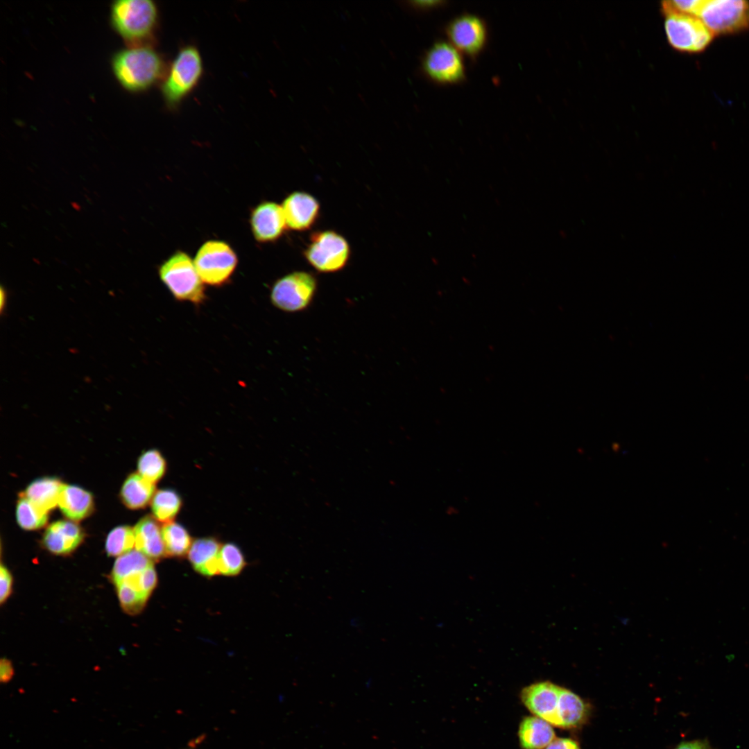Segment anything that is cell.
<instances>
[{
	"instance_id": "6da1fadb",
	"label": "cell",
	"mask_w": 749,
	"mask_h": 749,
	"mask_svg": "<svg viewBox=\"0 0 749 749\" xmlns=\"http://www.w3.org/2000/svg\"><path fill=\"white\" fill-rule=\"evenodd\" d=\"M112 67L118 82L131 92L150 88L163 79L166 71L162 58L147 44L119 51L112 58Z\"/></svg>"
},
{
	"instance_id": "7a4b0ae2",
	"label": "cell",
	"mask_w": 749,
	"mask_h": 749,
	"mask_svg": "<svg viewBox=\"0 0 749 749\" xmlns=\"http://www.w3.org/2000/svg\"><path fill=\"white\" fill-rule=\"evenodd\" d=\"M110 17L112 26L129 46L145 45L155 32L158 10L150 0H119L111 6Z\"/></svg>"
},
{
	"instance_id": "3957f363",
	"label": "cell",
	"mask_w": 749,
	"mask_h": 749,
	"mask_svg": "<svg viewBox=\"0 0 749 749\" xmlns=\"http://www.w3.org/2000/svg\"><path fill=\"white\" fill-rule=\"evenodd\" d=\"M203 73L198 49L193 45L182 47L162 79L161 90L166 104L176 107L197 86Z\"/></svg>"
},
{
	"instance_id": "277c9868",
	"label": "cell",
	"mask_w": 749,
	"mask_h": 749,
	"mask_svg": "<svg viewBox=\"0 0 749 749\" xmlns=\"http://www.w3.org/2000/svg\"><path fill=\"white\" fill-rule=\"evenodd\" d=\"M158 272L161 281L177 300L196 305L205 302L204 283L187 253L176 251L161 264Z\"/></svg>"
},
{
	"instance_id": "5b68a950",
	"label": "cell",
	"mask_w": 749,
	"mask_h": 749,
	"mask_svg": "<svg viewBox=\"0 0 749 749\" xmlns=\"http://www.w3.org/2000/svg\"><path fill=\"white\" fill-rule=\"evenodd\" d=\"M350 255L348 241L334 230L313 232L304 251L306 261L316 270L322 273L341 270L347 264Z\"/></svg>"
},
{
	"instance_id": "8992f818",
	"label": "cell",
	"mask_w": 749,
	"mask_h": 749,
	"mask_svg": "<svg viewBox=\"0 0 749 749\" xmlns=\"http://www.w3.org/2000/svg\"><path fill=\"white\" fill-rule=\"evenodd\" d=\"M318 289L316 277L306 271H294L277 279L272 286L270 298L277 309L295 313L307 309Z\"/></svg>"
},
{
	"instance_id": "52a82bcc",
	"label": "cell",
	"mask_w": 749,
	"mask_h": 749,
	"mask_svg": "<svg viewBox=\"0 0 749 749\" xmlns=\"http://www.w3.org/2000/svg\"><path fill=\"white\" fill-rule=\"evenodd\" d=\"M193 262L204 284L221 286L227 284L233 275L238 258L228 243L210 240L200 247Z\"/></svg>"
},
{
	"instance_id": "ba28073f",
	"label": "cell",
	"mask_w": 749,
	"mask_h": 749,
	"mask_svg": "<svg viewBox=\"0 0 749 749\" xmlns=\"http://www.w3.org/2000/svg\"><path fill=\"white\" fill-rule=\"evenodd\" d=\"M697 17L714 35L740 32L749 28V2L704 0Z\"/></svg>"
},
{
	"instance_id": "9c48e42d",
	"label": "cell",
	"mask_w": 749,
	"mask_h": 749,
	"mask_svg": "<svg viewBox=\"0 0 749 749\" xmlns=\"http://www.w3.org/2000/svg\"><path fill=\"white\" fill-rule=\"evenodd\" d=\"M422 69L428 78L440 85L458 84L465 79L462 54L446 41H438L427 50Z\"/></svg>"
},
{
	"instance_id": "30bf717a",
	"label": "cell",
	"mask_w": 749,
	"mask_h": 749,
	"mask_svg": "<svg viewBox=\"0 0 749 749\" xmlns=\"http://www.w3.org/2000/svg\"><path fill=\"white\" fill-rule=\"evenodd\" d=\"M664 23L669 44L676 50L696 53L703 51L712 41L714 34L696 16L669 14Z\"/></svg>"
},
{
	"instance_id": "8fae6325",
	"label": "cell",
	"mask_w": 749,
	"mask_h": 749,
	"mask_svg": "<svg viewBox=\"0 0 749 749\" xmlns=\"http://www.w3.org/2000/svg\"><path fill=\"white\" fill-rule=\"evenodd\" d=\"M451 44L462 55L476 58L485 49L488 28L483 19L473 14L465 13L452 19L445 27Z\"/></svg>"
},
{
	"instance_id": "7c38bea8",
	"label": "cell",
	"mask_w": 749,
	"mask_h": 749,
	"mask_svg": "<svg viewBox=\"0 0 749 749\" xmlns=\"http://www.w3.org/2000/svg\"><path fill=\"white\" fill-rule=\"evenodd\" d=\"M560 687L551 682H540L524 688L521 699L535 716L558 727V707Z\"/></svg>"
},
{
	"instance_id": "4fadbf2b",
	"label": "cell",
	"mask_w": 749,
	"mask_h": 749,
	"mask_svg": "<svg viewBox=\"0 0 749 749\" xmlns=\"http://www.w3.org/2000/svg\"><path fill=\"white\" fill-rule=\"evenodd\" d=\"M250 223L255 239L260 243L277 241L287 228L282 206L270 201H264L253 209Z\"/></svg>"
},
{
	"instance_id": "5bb4252c",
	"label": "cell",
	"mask_w": 749,
	"mask_h": 749,
	"mask_svg": "<svg viewBox=\"0 0 749 749\" xmlns=\"http://www.w3.org/2000/svg\"><path fill=\"white\" fill-rule=\"evenodd\" d=\"M282 207L287 227L295 231L309 230L317 221L320 212L318 200L304 191H294L284 200Z\"/></svg>"
},
{
	"instance_id": "9a60e30c",
	"label": "cell",
	"mask_w": 749,
	"mask_h": 749,
	"mask_svg": "<svg viewBox=\"0 0 749 749\" xmlns=\"http://www.w3.org/2000/svg\"><path fill=\"white\" fill-rule=\"evenodd\" d=\"M84 533L74 522L60 520L51 523L42 537L44 547L55 555H68L83 542Z\"/></svg>"
},
{
	"instance_id": "2e32d148",
	"label": "cell",
	"mask_w": 749,
	"mask_h": 749,
	"mask_svg": "<svg viewBox=\"0 0 749 749\" xmlns=\"http://www.w3.org/2000/svg\"><path fill=\"white\" fill-rule=\"evenodd\" d=\"M136 549L150 559H159L166 555L162 528L155 519L146 516L134 528Z\"/></svg>"
},
{
	"instance_id": "e0dca14e",
	"label": "cell",
	"mask_w": 749,
	"mask_h": 749,
	"mask_svg": "<svg viewBox=\"0 0 749 749\" xmlns=\"http://www.w3.org/2000/svg\"><path fill=\"white\" fill-rule=\"evenodd\" d=\"M220 543L213 537H205L193 541L188 552L189 560L193 569L205 576L219 574L218 555Z\"/></svg>"
},
{
	"instance_id": "ac0fdd59",
	"label": "cell",
	"mask_w": 749,
	"mask_h": 749,
	"mask_svg": "<svg viewBox=\"0 0 749 749\" xmlns=\"http://www.w3.org/2000/svg\"><path fill=\"white\" fill-rule=\"evenodd\" d=\"M58 506L67 518L79 521L92 512L93 497L90 492L78 486L64 484L60 494Z\"/></svg>"
},
{
	"instance_id": "d6986e66",
	"label": "cell",
	"mask_w": 749,
	"mask_h": 749,
	"mask_svg": "<svg viewBox=\"0 0 749 749\" xmlns=\"http://www.w3.org/2000/svg\"><path fill=\"white\" fill-rule=\"evenodd\" d=\"M518 736L523 749H544L555 739L551 725L535 716L523 718Z\"/></svg>"
},
{
	"instance_id": "ffe728a7",
	"label": "cell",
	"mask_w": 749,
	"mask_h": 749,
	"mask_svg": "<svg viewBox=\"0 0 749 749\" xmlns=\"http://www.w3.org/2000/svg\"><path fill=\"white\" fill-rule=\"evenodd\" d=\"M63 485L56 478L37 479L27 487L22 494L38 508L48 513L58 505Z\"/></svg>"
},
{
	"instance_id": "44dd1931",
	"label": "cell",
	"mask_w": 749,
	"mask_h": 749,
	"mask_svg": "<svg viewBox=\"0 0 749 749\" xmlns=\"http://www.w3.org/2000/svg\"><path fill=\"white\" fill-rule=\"evenodd\" d=\"M587 715L584 701L576 694L561 687L558 707V728H571L580 725Z\"/></svg>"
},
{
	"instance_id": "7402d4cb",
	"label": "cell",
	"mask_w": 749,
	"mask_h": 749,
	"mask_svg": "<svg viewBox=\"0 0 749 749\" xmlns=\"http://www.w3.org/2000/svg\"><path fill=\"white\" fill-rule=\"evenodd\" d=\"M155 490L154 483L139 474H132L124 481L121 490L123 504L130 509L137 510L146 506L152 500Z\"/></svg>"
},
{
	"instance_id": "603a6c76",
	"label": "cell",
	"mask_w": 749,
	"mask_h": 749,
	"mask_svg": "<svg viewBox=\"0 0 749 749\" xmlns=\"http://www.w3.org/2000/svg\"><path fill=\"white\" fill-rule=\"evenodd\" d=\"M162 534L166 555L181 557L188 553L192 544L191 538L183 526L173 522L164 524Z\"/></svg>"
},
{
	"instance_id": "cb8c5ba5",
	"label": "cell",
	"mask_w": 749,
	"mask_h": 749,
	"mask_svg": "<svg viewBox=\"0 0 749 749\" xmlns=\"http://www.w3.org/2000/svg\"><path fill=\"white\" fill-rule=\"evenodd\" d=\"M181 506L180 495L171 489L158 490L151 500V508L155 519L165 524L173 522Z\"/></svg>"
},
{
	"instance_id": "d4e9b609",
	"label": "cell",
	"mask_w": 749,
	"mask_h": 749,
	"mask_svg": "<svg viewBox=\"0 0 749 749\" xmlns=\"http://www.w3.org/2000/svg\"><path fill=\"white\" fill-rule=\"evenodd\" d=\"M150 558L137 549L120 556L115 561L111 572L114 583L135 572L141 571L153 565Z\"/></svg>"
},
{
	"instance_id": "484cf974",
	"label": "cell",
	"mask_w": 749,
	"mask_h": 749,
	"mask_svg": "<svg viewBox=\"0 0 749 749\" xmlns=\"http://www.w3.org/2000/svg\"><path fill=\"white\" fill-rule=\"evenodd\" d=\"M16 517L18 524L25 530L43 527L48 520V513L40 509L23 494L17 503Z\"/></svg>"
},
{
	"instance_id": "4316f807",
	"label": "cell",
	"mask_w": 749,
	"mask_h": 749,
	"mask_svg": "<svg viewBox=\"0 0 749 749\" xmlns=\"http://www.w3.org/2000/svg\"><path fill=\"white\" fill-rule=\"evenodd\" d=\"M135 546L134 528L120 526L113 528L107 536L105 551L110 556H121Z\"/></svg>"
},
{
	"instance_id": "83f0119b",
	"label": "cell",
	"mask_w": 749,
	"mask_h": 749,
	"mask_svg": "<svg viewBox=\"0 0 749 749\" xmlns=\"http://www.w3.org/2000/svg\"><path fill=\"white\" fill-rule=\"evenodd\" d=\"M166 467L165 459L156 449L144 452L138 460L139 474L154 484L164 476Z\"/></svg>"
},
{
	"instance_id": "f1b7e54d",
	"label": "cell",
	"mask_w": 749,
	"mask_h": 749,
	"mask_svg": "<svg viewBox=\"0 0 749 749\" xmlns=\"http://www.w3.org/2000/svg\"><path fill=\"white\" fill-rule=\"evenodd\" d=\"M218 564L219 574L236 576L243 569L245 560L241 549L236 544L227 543L221 546Z\"/></svg>"
},
{
	"instance_id": "f546056e",
	"label": "cell",
	"mask_w": 749,
	"mask_h": 749,
	"mask_svg": "<svg viewBox=\"0 0 749 749\" xmlns=\"http://www.w3.org/2000/svg\"><path fill=\"white\" fill-rule=\"evenodd\" d=\"M115 585L117 596L123 610L133 614L138 613L143 609L147 601L146 599L122 584Z\"/></svg>"
},
{
	"instance_id": "4dcf8cb0",
	"label": "cell",
	"mask_w": 749,
	"mask_h": 749,
	"mask_svg": "<svg viewBox=\"0 0 749 749\" xmlns=\"http://www.w3.org/2000/svg\"><path fill=\"white\" fill-rule=\"evenodd\" d=\"M704 0H674L662 3V12L665 15L682 14L698 16Z\"/></svg>"
},
{
	"instance_id": "1f68e13d",
	"label": "cell",
	"mask_w": 749,
	"mask_h": 749,
	"mask_svg": "<svg viewBox=\"0 0 749 749\" xmlns=\"http://www.w3.org/2000/svg\"><path fill=\"white\" fill-rule=\"evenodd\" d=\"M0 601L3 603L11 593L12 578L10 571L3 565L0 569Z\"/></svg>"
},
{
	"instance_id": "d6a6232c",
	"label": "cell",
	"mask_w": 749,
	"mask_h": 749,
	"mask_svg": "<svg viewBox=\"0 0 749 749\" xmlns=\"http://www.w3.org/2000/svg\"><path fill=\"white\" fill-rule=\"evenodd\" d=\"M544 749H580L578 743L569 738L554 739Z\"/></svg>"
},
{
	"instance_id": "836d02e7",
	"label": "cell",
	"mask_w": 749,
	"mask_h": 749,
	"mask_svg": "<svg viewBox=\"0 0 749 749\" xmlns=\"http://www.w3.org/2000/svg\"><path fill=\"white\" fill-rule=\"evenodd\" d=\"M14 675V670L11 662L2 659L0 662V680L2 683L8 682Z\"/></svg>"
},
{
	"instance_id": "e575fe53",
	"label": "cell",
	"mask_w": 749,
	"mask_h": 749,
	"mask_svg": "<svg viewBox=\"0 0 749 749\" xmlns=\"http://www.w3.org/2000/svg\"><path fill=\"white\" fill-rule=\"evenodd\" d=\"M674 749H712L706 739H697L680 743Z\"/></svg>"
},
{
	"instance_id": "d590c367",
	"label": "cell",
	"mask_w": 749,
	"mask_h": 749,
	"mask_svg": "<svg viewBox=\"0 0 749 749\" xmlns=\"http://www.w3.org/2000/svg\"><path fill=\"white\" fill-rule=\"evenodd\" d=\"M439 3H440V1H413V6H416L417 8H427L437 6L439 4Z\"/></svg>"
},
{
	"instance_id": "8d00e7d4",
	"label": "cell",
	"mask_w": 749,
	"mask_h": 749,
	"mask_svg": "<svg viewBox=\"0 0 749 749\" xmlns=\"http://www.w3.org/2000/svg\"><path fill=\"white\" fill-rule=\"evenodd\" d=\"M0 296H1L0 297V299H1V300H0L1 309L3 310V306L4 305V301L6 300V295H5V292H4V291H3V289L2 288L1 289V295Z\"/></svg>"
}]
</instances>
